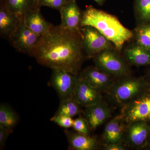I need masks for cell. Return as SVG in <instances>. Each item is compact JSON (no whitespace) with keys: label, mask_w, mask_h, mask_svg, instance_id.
<instances>
[{"label":"cell","mask_w":150,"mask_h":150,"mask_svg":"<svg viewBox=\"0 0 150 150\" xmlns=\"http://www.w3.org/2000/svg\"><path fill=\"white\" fill-rule=\"evenodd\" d=\"M40 0H33V1H34V3H35V5H36V6L37 7H38V3H39V1H40Z\"/></svg>","instance_id":"obj_32"},{"label":"cell","mask_w":150,"mask_h":150,"mask_svg":"<svg viewBox=\"0 0 150 150\" xmlns=\"http://www.w3.org/2000/svg\"><path fill=\"white\" fill-rule=\"evenodd\" d=\"M79 77L98 91L107 92L115 81V78L96 67L86 68Z\"/></svg>","instance_id":"obj_10"},{"label":"cell","mask_w":150,"mask_h":150,"mask_svg":"<svg viewBox=\"0 0 150 150\" xmlns=\"http://www.w3.org/2000/svg\"><path fill=\"white\" fill-rule=\"evenodd\" d=\"M85 56L80 32L52 25L41 36L30 56L42 66L79 75Z\"/></svg>","instance_id":"obj_1"},{"label":"cell","mask_w":150,"mask_h":150,"mask_svg":"<svg viewBox=\"0 0 150 150\" xmlns=\"http://www.w3.org/2000/svg\"><path fill=\"white\" fill-rule=\"evenodd\" d=\"M6 5L12 12L24 17L30 11L37 7L33 0H5Z\"/></svg>","instance_id":"obj_19"},{"label":"cell","mask_w":150,"mask_h":150,"mask_svg":"<svg viewBox=\"0 0 150 150\" xmlns=\"http://www.w3.org/2000/svg\"><path fill=\"white\" fill-rule=\"evenodd\" d=\"M124 56L128 64L137 67L150 66V50L142 47L137 43L125 48Z\"/></svg>","instance_id":"obj_17"},{"label":"cell","mask_w":150,"mask_h":150,"mask_svg":"<svg viewBox=\"0 0 150 150\" xmlns=\"http://www.w3.org/2000/svg\"><path fill=\"white\" fill-rule=\"evenodd\" d=\"M84 116L91 131H94L104 123L111 115L108 105L102 100L95 104L85 107Z\"/></svg>","instance_id":"obj_12"},{"label":"cell","mask_w":150,"mask_h":150,"mask_svg":"<svg viewBox=\"0 0 150 150\" xmlns=\"http://www.w3.org/2000/svg\"><path fill=\"white\" fill-rule=\"evenodd\" d=\"M89 25L96 28L121 52L123 45L134 38V33L120 22L116 17L88 6L83 12L81 27Z\"/></svg>","instance_id":"obj_2"},{"label":"cell","mask_w":150,"mask_h":150,"mask_svg":"<svg viewBox=\"0 0 150 150\" xmlns=\"http://www.w3.org/2000/svg\"><path fill=\"white\" fill-rule=\"evenodd\" d=\"M126 146L121 144H110L104 145L103 149L105 150H124L126 149Z\"/></svg>","instance_id":"obj_28"},{"label":"cell","mask_w":150,"mask_h":150,"mask_svg":"<svg viewBox=\"0 0 150 150\" xmlns=\"http://www.w3.org/2000/svg\"><path fill=\"white\" fill-rule=\"evenodd\" d=\"M40 37L28 27L23 19L16 31L11 35L8 40L17 51L30 56Z\"/></svg>","instance_id":"obj_7"},{"label":"cell","mask_w":150,"mask_h":150,"mask_svg":"<svg viewBox=\"0 0 150 150\" xmlns=\"http://www.w3.org/2000/svg\"><path fill=\"white\" fill-rule=\"evenodd\" d=\"M0 1H2V0H0Z\"/></svg>","instance_id":"obj_33"},{"label":"cell","mask_w":150,"mask_h":150,"mask_svg":"<svg viewBox=\"0 0 150 150\" xmlns=\"http://www.w3.org/2000/svg\"><path fill=\"white\" fill-rule=\"evenodd\" d=\"M121 115L127 124L138 121L150 123V86L123 107Z\"/></svg>","instance_id":"obj_5"},{"label":"cell","mask_w":150,"mask_h":150,"mask_svg":"<svg viewBox=\"0 0 150 150\" xmlns=\"http://www.w3.org/2000/svg\"><path fill=\"white\" fill-rule=\"evenodd\" d=\"M74 97L81 106L86 107L102 100L101 93L79 77L75 87Z\"/></svg>","instance_id":"obj_15"},{"label":"cell","mask_w":150,"mask_h":150,"mask_svg":"<svg viewBox=\"0 0 150 150\" xmlns=\"http://www.w3.org/2000/svg\"><path fill=\"white\" fill-rule=\"evenodd\" d=\"M24 17L13 13L8 8L5 0L1 1L0 34L8 40L11 35L19 26Z\"/></svg>","instance_id":"obj_14"},{"label":"cell","mask_w":150,"mask_h":150,"mask_svg":"<svg viewBox=\"0 0 150 150\" xmlns=\"http://www.w3.org/2000/svg\"><path fill=\"white\" fill-rule=\"evenodd\" d=\"M65 133L69 143V148L75 150H95L99 146V142L95 137L66 130Z\"/></svg>","instance_id":"obj_16"},{"label":"cell","mask_w":150,"mask_h":150,"mask_svg":"<svg viewBox=\"0 0 150 150\" xmlns=\"http://www.w3.org/2000/svg\"><path fill=\"white\" fill-rule=\"evenodd\" d=\"M81 106L74 97H72L61 100L55 114L67 115L73 118L80 115L82 112Z\"/></svg>","instance_id":"obj_21"},{"label":"cell","mask_w":150,"mask_h":150,"mask_svg":"<svg viewBox=\"0 0 150 150\" xmlns=\"http://www.w3.org/2000/svg\"><path fill=\"white\" fill-rule=\"evenodd\" d=\"M68 0H40L38 7L47 6L60 11Z\"/></svg>","instance_id":"obj_26"},{"label":"cell","mask_w":150,"mask_h":150,"mask_svg":"<svg viewBox=\"0 0 150 150\" xmlns=\"http://www.w3.org/2000/svg\"><path fill=\"white\" fill-rule=\"evenodd\" d=\"M12 130L0 127V149H1L5 144L9 135L12 132Z\"/></svg>","instance_id":"obj_27"},{"label":"cell","mask_w":150,"mask_h":150,"mask_svg":"<svg viewBox=\"0 0 150 150\" xmlns=\"http://www.w3.org/2000/svg\"><path fill=\"white\" fill-rule=\"evenodd\" d=\"M133 32L136 43L150 50V24H138Z\"/></svg>","instance_id":"obj_23"},{"label":"cell","mask_w":150,"mask_h":150,"mask_svg":"<svg viewBox=\"0 0 150 150\" xmlns=\"http://www.w3.org/2000/svg\"><path fill=\"white\" fill-rule=\"evenodd\" d=\"M115 48H108L94 56L95 67L116 79L130 75L129 64Z\"/></svg>","instance_id":"obj_4"},{"label":"cell","mask_w":150,"mask_h":150,"mask_svg":"<svg viewBox=\"0 0 150 150\" xmlns=\"http://www.w3.org/2000/svg\"><path fill=\"white\" fill-rule=\"evenodd\" d=\"M72 118L67 115L55 114L51 118V121L60 127L68 129L72 127L74 121Z\"/></svg>","instance_id":"obj_25"},{"label":"cell","mask_w":150,"mask_h":150,"mask_svg":"<svg viewBox=\"0 0 150 150\" xmlns=\"http://www.w3.org/2000/svg\"><path fill=\"white\" fill-rule=\"evenodd\" d=\"M134 6L138 24H150V0H134Z\"/></svg>","instance_id":"obj_22"},{"label":"cell","mask_w":150,"mask_h":150,"mask_svg":"<svg viewBox=\"0 0 150 150\" xmlns=\"http://www.w3.org/2000/svg\"><path fill=\"white\" fill-rule=\"evenodd\" d=\"M72 128L75 131L86 135H90V129L85 118L79 116L74 119Z\"/></svg>","instance_id":"obj_24"},{"label":"cell","mask_w":150,"mask_h":150,"mask_svg":"<svg viewBox=\"0 0 150 150\" xmlns=\"http://www.w3.org/2000/svg\"><path fill=\"white\" fill-rule=\"evenodd\" d=\"M150 148V134L149 135V138H148L147 143L146 146Z\"/></svg>","instance_id":"obj_31"},{"label":"cell","mask_w":150,"mask_h":150,"mask_svg":"<svg viewBox=\"0 0 150 150\" xmlns=\"http://www.w3.org/2000/svg\"><path fill=\"white\" fill-rule=\"evenodd\" d=\"M51 83L60 100L74 97L79 75L61 69H53Z\"/></svg>","instance_id":"obj_8"},{"label":"cell","mask_w":150,"mask_h":150,"mask_svg":"<svg viewBox=\"0 0 150 150\" xmlns=\"http://www.w3.org/2000/svg\"><path fill=\"white\" fill-rule=\"evenodd\" d=\"M93 1L99 5H102L106 1V0H93Z\"/></svg>","instance_id":"obj_29"},{"label":"cell","mask_w":150,"mask_h":150,"mask_svg":"<svg viewBox=\"0 0 150 150\" xmlns=\"http://www.w3.org/2000/svg\"><path fill=\"white\" fill-rule=\"evenodd\" d=\"M80 30L83 52L86 57L93 58L105 49L115 48L113 43L95 28L86 25L81 27Z\"/></svg>","instance_id":"obj_6"},{"label":"cell","mask_w":150,"mask_h":150,"mask_svg":"<svg viewBox=\"0 0 150 150\" xmlns=\"http://www.w3.org/2000/svg\"><path fill=\"white\" fill-rule=\"evenodd\" d=\"M59 12L62 20L60 25L62 27L74 32H80L83 12L76 0H68Z\"/></svg>","instance_id":"obj_11"},{"label":"cell","mask_w":150,"mask_h":150,"mask_svg":"<svg viewBox=\"0 0 150 150\" xmlns=\"http://www.w3.org/2000/svg\"><path fill=\"white\" fill-rule=\"evenodd\" d=\"M127 123L123 115L116 116L107 123L102 135L104 145L110 144H124Z\"/></svg>","instance_id":"obj_13"},{"label":"cell","mask_w":150,"mask_h":150,"mask_svg":"<svg viewBox=\"0 0 150 150\" xmlns=\"http://www.w3.org/2000/svg\"><path fill=\"white\" fill-rule=\"evenodd\" d=\"M18 120V115L11 108L6 105H1L0 127L13 131Z\"/></svg>","instance_id":"obj_20"},{"label":"cell","mask_w":150,"mask_h":150,"mask_svg":"<svg viewBox=\"0 0 150 150\" xmlns=\"http://www.w3.org/2000/svg\"><path fill=\"white\" fill-rule=\"evenodd\" d=\"M150 134V123L138 121L127 124L124 144L135 149L146 147Z\"/></svg>","instance_id":"obj_9"},{"label":"cell","mask_w":150,"mask_h":150,"mask_svg":"<svg viewBox=\"0 0 150 150\" xmlns=\"http://www.w3.org/2000/svg\"><path fill=\"white\" fill-rule=\"evenodd\" d=\"M24 21L30 29L40 36L47 33L53 25L44 18L40 12V8L26 13L24 16Z\"/></svg>","instance_id":"obj_18"},{"label":"cell","mask_w":150,"mask_h":150,"mask_svg":"<svg viewBox=\"0 0 150 150\" xmlns=\"http://www.w3.org/2000/svg\"><path fill=\"white\" fill-rule=\"evenodd\" d=\"M146 76L147 79H146L150 83V69L148 70L147 72Z\"/></svg>","instance_id":"obj_30"},{"label":"cell","mask_w":150,"mask_h":150,"mask_svg":"<svg viewBox=\"0 0 150 150\" xmlns=\"http://www.w3.org/2000/svg\"><path fill=\"white\" fill-rule=\"evenodd\" d=\"M150 86L145 78L134 77L129 75L117 79L106 93L115 104L123 107Z\"/></svg>","instance_id":"obj_3"}]
</instances>
